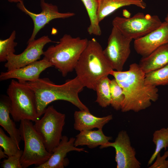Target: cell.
I'll list each match as a JSON object with an SVG mask.
<instances>
[{
    "mask_svg": "<svg viewBox=\"0 0 168 168\" xmlns=\"http://www.w3.org/2000/svg\"><path fill=\"white\" fill-rule=\"evenodd\" d=\"M110 80L108 76L101 78L97 82L96 88L97 94L96 102L102 107L105 108L111 104Z\"/></svg>",
    "mask_w": 168,
    "mask_h": 168,
    "instance_id": "obj_22",
    "label": "cell"
},
{
    "mask_svg": "<svg viewBox=\"0 0 168 168\" xmlns=\"http://www.w3.org/2000/svg\"><path fill=\"white\" fill-rule=\"evenodd\" d=\"M40 6L41 12L39 13H35L28 10L25 7L22 0L17 3V6L18 8L29 16L33 22L32 33L27 43L35 40L40 30L52 20L67 18L75 15V13L72 12H60L57 6L46 2L44 0H40Z\"/></svg>",
    "mask_w": 168,
    "mask_h": 168,
    "instance_id": "obj_10",
    "label": "cell"
},
{
    "mask_svg": "<svg viewBox=\"0 0 168 168\" xmlns=\"http://www.w3.org/2000/svg\"><path fill=\"white\" fill-rule=\"evenodd\" d=\"M110 75L122 89L124 96L121 109L122 112H138L149 107L152 102L158 100V88L146 83L145 74L138 64H131L126 71L113 70Z\"/></svg>",
    "mask_w": 168,
    "mask_h": 168,
    "instance_id": "obj_1",
    "label": "cell"
},
{
    "mask_svg": "<svg viewBox=\"0 0 168 168\" xmlns=\"http://www.w3.org/2000/svg\"><path fill=\"white\" fill-rule=\"evenodd\" d=\"M24 147L21 159L22 168L33 165L36 166L46 162L52 153L46 149L43 139L35 129L32 121L23 120L19 128Z\"/></svg>",
    "mask_w": 168,
    "mask_h": 168,
    "instance_id": "obj_6",
    "label": "cell"
},
{
    "mask_svg": "<svg viewBox=\"0 0 168 168\" xmlns=\"http://www.w3.org/2000/svg\"><path fill=\"white\" fill-rule=\"evenodd\" d=\"M165 21L168 23V13H167L165 18Z\"/></svg>",
    "mask_w": 168,
    "mask_h": 168,
    "instance_id": "obj_33",
    "label": "cell"
},
{
    "mask_svg": "<svg viewBox=\"0 0 168 168\" xmlns=\"http://www.w3.org/2000/svg\"><path fill=\"white\" fill-rule=\"evenodd\" d=\"M7 93L11 101L10 114L15 122L39 119L34 92L25 82L12 79Z\"/></svg>",
    "mask_w": 168,
    "mask_h": 168,
    "instance_id": "obj_5",
    "label": "cell"
},
{
    "mask_svg": "<svg viewBox=\"0 0 168 168\" xmlns=\"http://www.w3.org/2000/svg\"><path fill=\"white\" fill-rule=\"evenodd\" d=\"M9 2H10L18 3L20 2L21 0H7Z\"/></svg>",
    "mask_w": 168,
    "mask_h": 168,
    "instance_id": "obj_32",
    "label": "cell"
},
{
    "mask_svg": "<svg viewBox=\"0 0 168 168\" xmlns=\"http://www.w3.org/2000/svg\"><path fill=\"white\" fill-rule=\"evenodd\" d=\"M25 83L34 92L39 117L49 104L57 100L69 102L81 110H89L79 97V93L84 86L77 76L61 85L56 84L48 78Z\"/></svg>",
    "mask_w": 168,
    "mask_h": 168,
    "instance_id": "obj_2",
    "label": "cell"
},
{
    "mask_svg": "<svg viewBox=\"0 0 168 168\" xmlns=\"http://www.w3.org/2000/svg\"><path fill=\"white\" fill-rule=\"evenodd\" d=\"M11 101L8 96L2 95L0 99V125L19 146L21 140L19 129L10 116Z\"/></svg>",
    "mask_w": 168,
    "mask_h": 168,
    "instance_id": "obj_18",
    "label": "cell"
},
{
    "mask_svg": "<svg viewBox=\"0 0 168 168\" xmlns=\"http://www.w3.org/2000/svg\"><path fill=\"white\" fill-rule=\"evenodd\" d=\"M162 22L158 16L138 12L132 17L117 16L113 19V26L126 38L136 40L142 37L160 26Z\"/></svg>",
    "mask_w": 168,
    "mask_h": 168,
    "instance_id": "obj_8",
    "label": "cell"
},
{
    "mask_svg": "<svg viewBox=\"0 0 168 168\" xmlns=\"http://www.w3.org/2000/svg\"><path fill=\"white\" fill-rule=\"evenodd\" d=\"M132 40L125 37L113 26L103 53L113 70L122 71L130 54V43Z\"/></svg>",
    "mask_w": 168,
    "mask_h": 168,
    "instance_id": "obj_9",
    "label": "cell"
},
{
    "mask_svg": "<svg viewBox=\"0 0 168 168\" xmlns=\"http://www.w3.org/2000/svg\"><path fill=\"white\" fill-rule=\"evenodd\" d=\"M123 14L124 16H125V18L127 17V16H130V14L129 12L127 10H124L123 11Z\"/></svg>",
    "mask_w": 168,
    "mask_h": 168,
    "instance_id": "obj_31",
    "label": "cell"
},
{
    "mask_svg": "<svg viewBox=\"0 0 168 168\" xmlns=\"http://www.w3.org/2000/svg\"><path fill=\"white\" fill-rule=\"evenodd\" d=\"M83 3L90 21L87 32L90 35L100 36L101 31L97 16L98 7V0H81Z\"/></svg>",
    "mask_w": 168,
    "mask_h": 168,
    "instance_id": "obj_21",
    "label": "cell"
},
{
    "mask_svg": "<svg viewBox=\"0 0 168 168\" xmlns=\"http://www.w3.org/2000/svg\"><path fill=\"white\" fill-rule=\"evenodd\" d=\"M80 132L76 136L74 141V144L76 147L86 145L88 148L92 149L103 145L112 139V137L105 135L102 129Z\"/></svg>",
    "mask_w": 168,
    "mask_h": 168,
    "instance_id": "obj_20",
    "label": "cell"
},
{
    "mask_svg": "<svg viewBox=\"0 0 168 168\" xmlns=\"http://www.w3.org/2000/svg\"><path fill=\"white\" fill-rule=\"evenodd\" d=\"M0 146L8 156L15 154L20 150L16 142L10 136L5 133L3 130L0 128Z\"/></svg>",
    "mask_w": 168,
    "mask_h": 168,
    "instance_id": "obj_27",
    "label": "cell"
},
{
    "mask_svg": "<svg viewBox=\"0 0 168 168\" xmlns=\"http://www.w3.org/2000/svg\"><path fill=\"white\" fill-rule=\"evenodd\" d=\"M109 147L115 149L117 168L141 167V163L136 157L135 149L131 145L130 138L126 131L122 130L119 132L114 142H109L100 147L102 149Z\"/></svg>",
    "mask_w": 168,
    "mask_h": 168,
    "instance_id": "obj_11",
    "label": "cell"
},
{
    "mask_svg": "<svg viewBox=\"0 0 168 168\" xmlns=\"http://www.w3.org/2000/svg\"><path fill=\"white\" fill-rule=\"evenodd\" d=\"M168 157V150L165 151L162 156L161 155L160 152H159L157 155L154 162L149 168H168V160H166Z\"/></svg>",
    "mask_w": 168,
    "mask_h": 168,
    "instance_id": "obj_29",
    "label": "cell"
},
{
    "mask_svg": "<svg viewBox=\"0 0 168 168\" xmlns=\"http://www.w3.org/2000/svg\"><path fill=\"white\" fill-rule=\"evenodd\" d=\"M77 77L84 87L96 90L97 84L114 70L100 43L94 38L88 40L75 68Z\"/></svg>",
    "mask_w": 168,
    "mask_h": 168,
    "instance_id": "obj_3",
    "label": "cell"
},
{
    "mask_svg": "<svg viewBox=\"0 0 168 168\" xmlns=\"http://www.w3.org/2000/svg\"><path fill=\"white\" fill-rule=\"evenodd\" d=\"M152 141L156 146L154 152L149 159L148 166L151 165L161 150L168 147V127L156 130L153 134Z\"/></svg>",
    "mask_w": 168,
    "mask_h": 168,
    "instance_id": "obj_23",
    "label": "cell"
},
{
    "mask_svg": "<svg viewBox=\"0 0 168 168\" xmlns=\"http://www.w3.org/2000/svg\"><path fill=\"white\" fill-rule=\"evenodd\" d=\"M98 18L99 22L120 7L133 5L142 9L146 7L144 0H98Z\"/></svg>",
    "mask_w": 168,
    "mask_h": 168,
    "instance_id": "obj_19",
    "label": "cell"
},
{
    "mask_svg": "<svg viewBox=\"0 0 168 168\" xmlns=\"http://www.w3.org/2000/svg\"><path fill=\"white\" fill-rule=\"evenodd\" d=\"M145 80L147 84L157 86L168 84V64L145 74Z\"/></svg>",
    "mask_w": 168,
    "mask_h": 168,
    "instance_id": "obj_24",
    "label": "cell"
},
{
    "mask_svg": "<svg viewBox=\"0 0 168 168\" xmlns=\"http://www.w3.org/2000/svg\"><path fill=\"white\" fill-rule=\"evenodd\" d=\"M2 148L0 147V159L5 158H7L8 156L5 154L4 151L2 150Z\"/></svg>",
    "mask_w": 168,
    "mask_h": 168,
    "instance_id": "obj_30",
    "label": "cell"
},
{
    "mask_svg": "<svg viewBox=\"0 0 168 168\" xmlns=\"http://www.w3.org/2000/svg\"><path fill=\"white\" fill-rule=\"evenodd\" d=\"M88 41L87 38H74L65 34L56 44L50 46L44 52L43 58L65 77L75 69Z\"/></svg>",
    "mask_w": 168,
    "mask_h": 168,
    "instance_id": "obj_4",
    "label": "cell"
},
{
    "mask_svg": "<svg viewBox=\"0 0 168 168\" xmlns=\"http://www.w3.org/2000/svg\"><path fill=\"white\" fill-rule=\"evenodd\" d=\"M23 151L19 150L16 154L8 156L2 162L1 167L3 168H22L21 163Z\"/></svg>",
    "mask_w": 168,
    "mask_h": 168,
    "instance_id": "obj_28",
    "label": "cell"
},
{
    "mask_svg": "<svg viewBox=\"0 0 168 168\" xmlns=\"http://www.w3.org/2000/svg\"><path fill=\"white\" fill-rule=\"evenodd\" d=\"M168 43V23L161 26L145 35L135 40L134 48L142 57L146 56L161 46Z\"/></svg>",
    "mask_w": 168,
    "mask_h": 168,
    "instance_id": "obj_13",
    "label": "cell"
},
{
    "mask_svg": "<svg viewBox=\"0 0 168 168\" xmlns=\"http://www.w3.org/2000/svg\"><path fill=\"white\" fill-rule=\"evenodd\" d=\"M52 67L50 63L43 58L23 67L1 72L0 80L2 81L16 79L22 82H34L40 78L42 72Z\"/></svg>",
    "mask_w": 168,
    "mask_h": 168,
    "instance_id": "obj_14",
    "label": "cell"
},
{
    "mask_svg": "<svg viewBox=\"0 0 168 168\" xmlns=\"http://www.w3.org/2000/svg\"><path fill=\"white\" fill-rule=\"evenodd\" d=\"M138 64L145 74L168 64V43L159 47L148 55L142 57Z\"/></svg>",
    "mask_w": 168,
    "mask_h": 168,
    "instance_id": "obj_17",
    "label": "cell"
},
{
    "mask_svg": "<svg viewBox=\"0 0 168 168\" xmlns=\"http://www.w3.org/2000/svg\"><path fill=\"white\" fill-rule=\"evenodd\" d=\"M65 117L50 105L46 108L43 116L35 122V129L42 137L46 149L52 154L62 138Z\"/></svg>",
    "mask_w": 168,
    "mask_h": 168,
    "instance_id": "obj_7",
    "label": "cell"
},
{
    "mask_svg": "<svg viewBox=\"0 0 168 168\" xmlns=\"http://www.w3.org/2000/svg\"><path fill=\"white\" fill-rule=\"evenodd\" d=\"M75 138L63 136L58 145L54 149L49 160L44 164L37 166L36 168H63L68 166L69 161L65 157L67 154L72 151L88 152L83 148L75 146Z\"/></svg>",
    "mask_w": 168,
    "mask_h": 168,
    "instance_id": "obj_15",
    "label": "cell"
},
{
    "mask_svg": "<svg viewBox=\"0 0 168 168\" xmlns=\"http://www.w3.org/2000/svg\"><path fill=\"white\" fill-rule=\"evenodd\" d=\"M74 128L80 131L92 130L94 128L102 129L103 126L113 119L111 114L98 117L91 114L89 110L75 111L74 114Z\"/></svg>",
    "mask_w": 168,
    "mask_h": 168,
    "instance_id": "obj_16",
    "label": "cell"
},
{
    "mask_svg": "<svg viewBox=\"0 0 168 168\" xmlns=\"http://www.w3.org/2000/svg\"><path fill=\"white\" fill-rule=\"evenodd\" d=\"M16 32L12 31L8 38L0 40V62H6L8 56L10 54L15 52V47L17 43L15 41Z\"/></svg>",
    "mask_w": 168,
    "mask_h": 168,
    "instance_id": "obj_26",
    "label": "cell"
},
{
    "mask_svg": "<svg viewBox=\"0 0 168 168\" xmlns=\"http://www.w3.org/2000/svg\"><path fill=\"white\" fill-rule=\"evenodd\" d=\"M52 42L48 36L44 35L28 43L26 48L21 53L16 54L12 53L8 56L5 67L9 71L38 61L43 54L45 45Z\"/></svg>",
    "mask_w": 168,
    "mask_h": 168,
    "instance_id": "obj_12",
    "label": "cell"
},
{
    "mask_svg": "<svg viewBox=\"0 0 168 168\" xmlns=\"http://www.w3.org/2000/svg\"><path fill=\"white\" fill-rule=\"evenodd\" d=\"M110 105L116 110L121 109L124 96L123 90L114 78L110 80Z\"/></svg>",
    "mask_w": 168,
    "mask_h": 168,
    "instance_id": "obj_25",
    "label": "cell"
}]
</instances>
